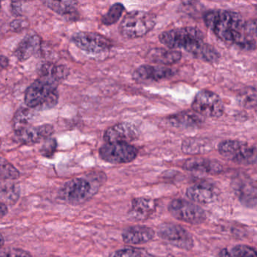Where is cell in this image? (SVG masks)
<instances>
[{
  "label": "cell",
  "mask_w": 257,
  "mask_h": 257,
  "mask_svg": "<svg viewBox=\"0 0 257 257\" xmlns=\"http://www.w3.org/2000/svg\"><path fill=\"white\" fill-rule=\"evenodd\" d=\"M204 21L206 26L222 41L245 49L255 47L252 36L246 31V22L239 13L227 10H212L204 15Z\"/></svg>",
  "instance_id": "cell-1"
},
{
  "label": "cell",
  "mask_w": 257,
  "mask_h": 257,
  "mask_svg": "<svg viewBox=\"0 0 257 257\" xmlns=\"http://www.w3.org/2000/svg\"><path fill=\"white\" fill-rule=\"evenodd\" d=\"M159 41L169 49H184L198 59L209 63L217 62L219 54L204 42V34L195 27H184L164 31Z\"/></svg>",
  "instance_id": "cell-2"
},
{
  "label": "cell",
  "mask_w": 257,
  "mask_h": 257,
  "mask_svg": "<svg viewBox=\"0 0 257 257\" xmlns=\"http://www.w3.org/2000/svg\"><path fill=\"white\" fill-rule=\"evenodd\" d=\"M61 81L51 75L40 74V77L33 82L25 94L27 106L34 109H48L58 103L57 91Z\"/></svg>",
  "instance_id": "cell-3"
},
{
  "label": "cell",
  "mask_w": 257,
  "mask_h": 257,
  "mask_svg": "<svg viewBox=\"0 0 257 257\" xmlns=\"http://www.w3.org/2000/svg\"><path fill=\"white\" fill-rule=\"evenodd\" d=\"M156 22V17L152 13L139 10L130 12L121 21L120 34L127 39L143 37L154 28Z\"/></svg>",
  "instance_id": "cell-4"
},
{
  "label": "cell",
  "mask_w": 257,
  "mask_h": 257,
  "mask_svg": "<svg viewBox=\"0 0 257 257\" xmlns=\"http://www.w3.org/2000/svg\"><path fill=\"white\" fill-rule=\"evenodd\" d=\"M219 153L225 159L240 165L257 163V144L250 145L243 141L227 140L218 147Z\"/></svg>",
  "instance_id": "cell-5"
},
{
  "label": "cell",
  "mask_w": 257,
  "mask_h": 257,
  "mask_svg": "<svg viewBox=\"0 0 257 257\" xmlns=\"http://www.w3.org/2000/svg\"><path fill=\"white\" fill-rule=\"evenodd\" d=\"M192 109L203 117L219 118L225 111L223 102L213 91L203 90L195 95L192 104Z\"/></svg>",
  "instance_id": "cell-6"
},
{
  "label": "cell",
  "mask_w": 257,
  "mask_h": 257,
  "mask_svg": "<svg viewBox=\"0 0 257 257\" xmlns=\"http://www.w3.org/2000/svg\"><path fill=\"white\" fill-rule=\"evenodd\" d=\"M168 210L173 217L192 225L202 223L207 217L205 211L198 204L180 198L171 201Z\"/></svg>",
  "instance_id": "cell-7"
},
{
  "label": "cell",
  "mask_w": 257,
  "mask_h": 257,
  "mask_svg": "<svg viewBox=\"0 0 257 257\" xmlns=\"http://www.w3.org/2000/svg\"><path fill=\"white\" fill-rule=\"evenodd\" d=\"M138 149L127 142L106 143L100 147V159L112 164L128 163L136 159Z\"/></svg>",
  "instance_id": "cell-8"
},
{
  "label": "cell",
  "mask_w": 257,
  "mask_h": 257,
  "mask_svg": "<svg viewBox=\"0 0 257 257\" xmlns=\"http://www.w3.org/2000/svg\"><path fill=\"white\" fill-rule=\"evenodd\" d=\"M94 189L88 179L75 178L66 183L60 190V198L70 204H80L94 195Z\"/></svg>",
  "instance_id": "cell-9"
},
{
  "label": "cell",
  "mask_w": 257,
  "mask_h": 257,
  "mask_svg": "<svg viewBox=\"0 0 257 257\" xmlns=\"http://www.w3.org/2000/svg\"><path fill=\"white\" fill-rule=\"evenodd\" d=\"M72 41L81 50L92 55L104 53L112 46L109 39L95 32L81 31L76 33L72 37Z\"/></svg>",
  "instance_id": "cell-10"
},
{
  "label": "cell",
  "mask_w": 257,
  "mask_h": 257,
  "mask_svg": "<svg viewBox=\"0 0 257 257\" xmlns=\"http://www.w3.org/2000/svg\"><path fill=\"white\" fill-rule=\"evenodd\" d=\"M158 235L162 240L179 249L190 250L194 246L192 234L181 225L165 222L159 225Z\"/></svg>",
  "instance_id": "cell-11"
},
{
  "label": "cell",
  "mask_w": 257,
  "mask_h": 257,
  "mask_svg": "<svg viewBox=\"0 0 257 257\" xmlns=\"http://www.w3.org/2000/svg\"><path fill=\"white\" fill-rule=\"evenodd\" d=\"M218 188L208 182L191 185L186 189V196L195 203L208 204L214 202L219 197Z\"/></svg>",
  "instance_id": "cell-12"
},
{
  "label": "cell",
  "mask_w": 257,
  "mask_h": 257,
  "mask_svg": "<svg viewBox=\"0 0 257 257\" xmlns=\"http://www.w3.org/2000/svg\"><path fill=\"white\" fill-rule=\"evenodd\" d=\"M176 70L161 66L142 65L135 70L133 79L138 82H157L170 79L176 74Z\"/></svg>",
  "instance_id": "cell-13"
},
{
  "label": "cell",
  "mask_w": 257,
  "mask_h": 257,
  "mask_svg": "<svg viewBox=\"0 0 257 257\" xmlns=\"http://www.w3.org/2000/svg\"><path fill=\"white\" fill-rule=\"evenodd\" d=\"M53 132L54 128L51 124H46L37 127L30 124L25 128L16 132V135L19 141L23 144L31 145L44 141L49 138Z\"/></svg>",
  "instance_id": "cell-14"
},
{
  "label": "cell",
  "mask_w": 257,
  "mask_h": 257,
  "mask_svg": "<svg viewBox=\"0 0 257 257\" xmlns=\"http://www.w3.org/2000/svg\"><path fill=\"white\" fill-rule=\"evenodd\" d=\"M138 137V130L133 124L121 123L106 129L103 139L106 143H129L135 141Z\"/></svg>",
  "instance_id": "cell-15"
},
{
  "label": "cell",
  "mask_w": 257,
  "mask_h": 257,
  "mask_svg": "<svg viewBox=\"0 0 257 257\" xmlns=\"http://www.w3.org/2000/svg\"><path fill=\"white\" fill-rule=\"evenodd\" d=\"M183 168L191 172L216 175L223 171L222 164L216 160L205 158H191L183 164Z\"/></svg>",
  "instance_id": "cell-16"
},
{
  "label": "cell",
  "mask_w": 257,
  "mask_h": 257,
  "mask_svg": "<svg viewBox=\"0 0 257 257\" xmlns=\"http://www.w3.org/2000/svg\"><path fill=\"white\" fill-rule=\"evenodd\" d=\"M156 202L151 198H135L132 199L128 216L134 221H144L151 216L156 210Z\"/></svg>",
  "instance_id": "cell-17"
},
{
  "label": "cell",
  "mask_w": 257,
  "mask_h": 257,
  "mask_svg": "<svg viewBox=\"0 0 257 257\" xmlns=\"http://www.w3.org/2000/svg\"><path fill=\"white\" fill-rule=\"evenodd\" d=\"M154 237V230L144 225L128 227L122 233L123 241L129 245L144 244L153 240Z\"/></svg>",
  "instance_id": "cell-18"
},
{
  "label": "cell",
  "mask_w": 257,
  "mask_h": 257,
  "mask_svg": "<svg viewBox=\"0 0 257 257\" xmlns=\"http://www.w3.org/2000/svg\"><path fill=\"white\" fill-rule=\"evenodd\" d=\"M41 38L37 34H29L19 43L14 52L19 61H25L35 55L41 46Z\"/></svg>",
  "instance_id": "cell-19"
},
{
  "label": "cell",
  "mask_w": 257,
  "mask_h": 257,
  "mask_svg": "<svg viewBox=\"0 0 257 257\" xmlns=\"http://www.w3.org/2000/svg\"><path fill=\"white\" fill-rule=\"evenodd\" d=\"M168 122L172 127L176 128H195L202 124L203 116L199 114L190 111L179 112L168 117Z\"/></svg>",
  "instance_id": "cell-20"
},
{
  "label": "cell",
  "mask_w": 257,
  "mask_h": 257,
  "mask_svg": "<svg viewBox=\"0 0 257 257\" xmlns=\"http://www.w3.org/2000/svg\"><path fill=\"white\" fill-rule=\"evenodd\" d=\"M147 58L159 65L170 66L179 62L182 58L180 51L174 49H153L147 53Z\"/></svg>",
  "instance_id": "cell-21"
},
{
  "label": "cell",
  "mask_w": 257,
  "mask_h": 257,
  "mask_svg": "<svg viewBox=\"0 0 257 257\" xmlns=\"http://www.w3.org/2000/svg\"><path fill=\"white\" fill-rule=\"evenodd\" d=\"M46 7L62 16L71 15L76 11L77 0H40Z\"/></svg>",
  "instance_id": "cell-22"
},
{
  "label": "cell",
  "mask_w": 257,
  "mask_h": 257,
  "mask_svg": "<svg viewBox=\"0 0 257 257\" xmlns=\"http://www.w3.org/2000/svg\"><path fill=\"white\" fill-rule=\"evenodd\" d=\"M211 148L210 143L203 138H189L182 144V150L187 154H201L210 151Z\"/></svg>",
  "instance_id": "cell-23"
},
{
  "label": "cell",
  "mask_w": 257,
  "mask_h": 257,
  "mask_svg": "<svg viewBox=\"0 0 257 257\" xmlns=\"http://www.w3.org/2000/svg\"><path fill=\"white\" fill-rule=\"evenodd\" d=\"M34 117L31 108H21L15 114L13 118V127L15 133L30 125Z\"/></svg>",
  "instance_id": "cell-24"
},
{
  "label": "cell",
  "mask_w": 257,
  "mask_h": 257,
  "mask_svg": "<svg viewBox=\"0 0 257 257\" xmlns=\"http://www.w3.org/2000/svg\"><path fill=\"white\" fill-rule=\"evenodd\" d=\"M238 102L246 109H257V86L242 90L238 94Z\"/></svg>",
  "instance_id": "cell-25"
},
{
  "label": "cell",
  "mask_w": 257,
  "mask_h": 257,
  "mask_svg": "<svg viewBox=\"0 0 257 257\" xmlns=\"http://www.w3.org/2000/svg\"><path fill=\"white\" fill-rule=\"evenodd\" d=\"M125 8L121 3H116L109 8V11L102 17V23L106 26H110L117 23L121 19Z\"/></svg>",
  "instance_id": "cell-26"
},
{
  "label": "cell",
  "mask_w": 257,
  "mask_h": 257,
  "mask_svg": "<svg viewBox=\"0 0 257 257\" xmlns=\"http://www.w3.org/2000/svg\"><path fill=\"white\" fill-rule=\"evenodd\" d=\"M40 74H48L54 76L60 81L64 80L69 75V70L67 67L62 65H56L54 64H44L42 67Z\"/></svg>",
  "instance_id": "cell-27"
},
{
  "label": "cell",
  "mask_w": 257,
  "mask_h": 257,
  "mask_svg": "<svg viewBox=\"0 0 257 257\" xmlns=\"http://www.w3.org/2000/svg\"><path fill=\"white\" fill-rule=\"evenodd\" d=\"M20 177V172L7 161L3 159L1 164V179L2 180H16Z\"/></svg>",
  "instance_id": "cell-28"
},
{
  "label": "cell",
  "mask_w": 257,
  "mask_h": 257,
  "mask_svg": "<svg viewBox=\"0 0 257 257\" xmlns=\"http://www.w3.org/2000/svg\"><path fill=\"white\" fill-rule=\"evenodd\" d=\"M111 255H113V256H145V255H150V254L147 253V251L141 249V248L128 246V247H124L116 251L114 253L111 254Z\"/></svg>",
  "instance_id": "cell-29"
},
{
  "label": "cell",
  "mask_w": 257,
  "mask_h": 257,
  "mask_svg": "<svg viewBox=\"0 0 257 257\" xmlns=\"http://www.w3.org/2000/svg\"><path fill=\"white\" fill-rule=\"evenodd\" d=\"M229 252L232 256H257V249L246 245H237Z\"/></svg>",
  "instance_id": "cell-30"
},
{
  "label": "cell",
  "mask_w": 257,
  "mask_h": 257,
  "mask_svg": "<svg viewBox=\"0 0 257 257\" xmlns=\"http://www.w3.org/2000/svg\"><path fill=\"white\" fill-rule=\"evenodd\" d=\"M57 150V141L55 138L49 137L45 140L44 144L40 149V153L42 156L46 158H52L55 155Z\"/></svg>",
  "instance_id": "cell-31"
},
{
  "label": "cell",
  "mask_w": 257,
  "mask_h": 257,
  "mask_svg": "<svg viewBox=\"0 0 257 257\" xmlns=\"http://www.w3.org/2000/svg\"><path fill=\"white\" fill-rule=\"evenodd\" d=\"M18 189L14 186H7L2 188V199L10 202H16V200L19 198V192Z\"/></svg>",
  "instance_id": "cell-32"
},
{
  "label": "cell",
  "mask_w": 257,
  "mask_h": 257,
  "mask_svg": "<svg viewBox=\"0 0 257 257\" xmlns=\"http://www.w3.org/2000/svg\"><path fill=\"white\" fill-rule=\"evenodd\" d=\"M0 255L2 257H13V256H30L31 255L29 252H25V251L22 250L20 249H6L5 251L2 250Z\"/></svg>",
  "instance_id": "cell-33"
},
{
  "label": "cell",
  "mask_w": 257,
  "mask_h": 257,
  "mask_svg": "<svg viewBox=\"0 0 257 257\" xmlns=\"http://www.w3.org/2000/svg\"><path fill=\"white\" fill-rule=\"evenodd\" d=\"M246 29L248 34L257 37V19L246 22Z\"/></svg>",
  "instance_id": "cell-34"
},
{
  "label": "cell",
  "mask_w": 257,
  "mask_h": 257,
  "mask_svg": "<svg viewBox=\"0 0 257 257\" xmlns=\"http://www.w3.org/2000/svg\"><path fill=\"white\" fill-rule=\"evenodd\" d=\"M10 26L14 31H20L21 28L23 27V22H20V21H15V22H12Z\"/></svg>",
  "instance_id": "cell-35"
},
{
  "label": "cell",
  "mask_w": 257,
  "mask_h": 257,
  "mask_svg": "<svg viewBox=\"0 0 257 257\" xmlns=\"http://www.w3.org/2000/svg\"><path fill=\"white\" fill-rule=\"evenodd\" d=\"M8 213V209H7V204L2 201L1 202V210H0V214H1V218H4L6 215Z\"/></svg>",
  "instance_id": "cell-36"
},
{
  "label": "cell",
  "mask_w": 257,
  "mask_h": 257,
  "mask_svg": "<svg viewBox=\"0 0 257 257\" xmlns=\"http://www.w3.org/2000/svg\"><path fill=\"white\" fill-rule=\"evenodd\" d=\"M0 63H1V67H2V68H6L9 64L8 58L2 55V56H1V62Z\"/></svg>",
  "instance_id": "cell-37"
}]
</instances>
